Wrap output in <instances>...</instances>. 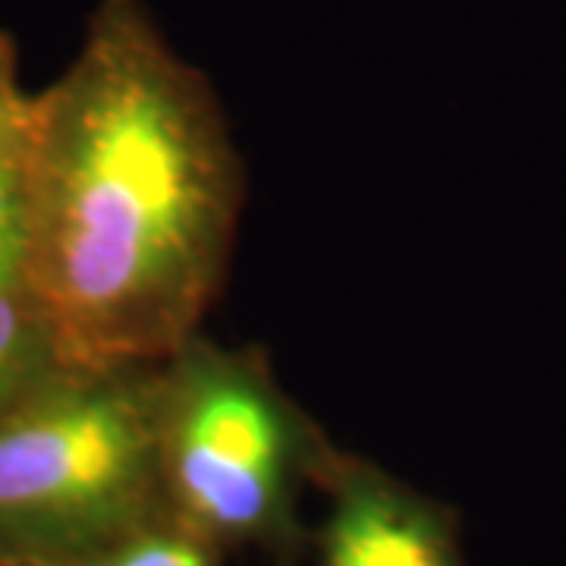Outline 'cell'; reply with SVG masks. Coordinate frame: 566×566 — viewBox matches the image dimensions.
I'll return each instance as SVG.
<instances>
[{"instance_id":"4","label":"cell","mask_w":566,"mask_h":566,"mask_svg":"<svg viewBox=\"0 0 566 566\" xmlns=\"http://www.w3.org/2000/svg\"><path fill=\"white\" fill-rule=\"evenodd\" d=\"M315 488L318 566H465L453 513L363 453L331 441Z\"/></svg>"},{"instance_id":"7","label":"cell","mask_w":566,"mask_h":566,"mask_svg":"<svg viewBox=\"0 0 566 566\" xmlns=\"http://www.w3.org/2000/svg\"><path fill=\"white\" fill-rule=\"evenodd\" d=\"M32 104L20 82L17 51L7 35H0V161H20L32 129Z\"/></svg>"},{"instance_id":"8","label":"cell","mask_w":566,"mask_h":566,"mask_svg":"<svg viewBox=\"0 0 566 566\" xmlns=\"http://www.w3.org/2000/svg\"><path fill=\"white\" fill-rule=\"evenodd\" d=\"M25 268V186L20 161H0V286L22 283Z\"/></svg>"},{"instance_id":"3","label":"cell","mask_w":566,"mask_h":566,"mask_svg":"<svg viewBox=\"0 0 566 566\" xmlns=\"http://www.w3.org/2000/svg\"><path fill=\"white\" fill-rule=\"evenodd\" d=\"M158 444L167 510L208 542L293 560L303 494L331 438L252 346L196 334L161 363Z\"/></svg>"},{"instance_id":"1","label":"cell","mask_w":566,"mask_h":566,"mask_svg":"<svg viewBox=\"0 0 566 566\" xmlns=\"http://www.w3.org/2000/svg\"><path fill=\"white\" fill-rule=\"evenodd\" d=\"M22 283L73 365H151L202 334L243 214L211 85L142 0H98L35 95L22 151Z\"/></svg>"},{"instance_id":"5","label":"cell","mask_w":566,"mask_h":566,"mask_svg":"<svg viewBox=\"0 0 566 566\" xmlns=\"http://www.w3.org/2000/svg\"><path fill=\"white\" fill-rule=\"evenodd\" d=\"M66 363L25 283L0 286V412Z\"/></svg>"},{"instance_id":"2","label":"cell","mask_w":566,"mask_h":566,"mask_svg":"<svg viewBox=\"0 0 566 566\" xmlns=\"http://www.w3.org/2000/svg\"><path fill=\"white\" fill-rule=\"evenodd\" d=\"M161 363H63L0 412V566H92L167 513Z\"/></svg>"},{"instance_id":"6","label":"cell","mask_w":566,"mask_h":566,"mask_svg":"<svg viewBox=\"0 0 566 566\" xmlns=\"http://www.w3.org/2000/svg\"><path fill=\"white\" fill-rule=\"evenodd\" d=\"M221 547L180 523L170 510L104 551L92 566H221Z\"/></svg>"}]
</instances>
